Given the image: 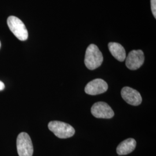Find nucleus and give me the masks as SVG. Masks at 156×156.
Segmentation results:
<instances>
[{"mask_svg":"<svg viewBox=\"0 0 156 156\" xmlns=\"http://www.w3.org/2000/svg\"><path fill=\"white\" fill-rule=\"evenodd\" d=\"M104 60L102 53L98 48L94 45H90L86 49L84 64L90 70H94L100 67Z\"/></svg>","mask_w":156,"mask_h":156,"instance_id":"f257e3e1","label":"nucleus"},{"mask_svg":"<svg viewBox=\"0 0 156 156\" xmlns=\"http://www.w3.org/2000/svg\"><path fill=\"white\" fill-rule=\"evenodd\" d=\"M48 128L57 137L66 139L72 137L75 130L71 125L59 121H52L48 124Z\"/></svg>","mask_w":156,"mask_h":156,"instance_id":"f03ea898","label":"nucleus"},{"mask_svg":"<svg viewBox=\"0 0 156 156\" xmlns=\"http://www.w3.org/2000/svg\"><path fill=\"white\" fill-rule=\"evenodd\" d=\"M7 24L12 33L17 39L24 41L28 38V31L22 21L17 17L9 16L7 20Z\"/></svg>","mask_w":156,"mask_h":156,"instance_id":"7ed1b4c3","label":"nucleus"},{"mask_svg":"<svg viewBox=\"0 0 156 156\" xmlns=\"http://www.w3.org/2000/svg\"><path fill=\"white\" fill-rule=\"evenodd\" d=\"M17 151L19 156H33V145L28 134L21 133L17 138Z\"/></svg>","mask_w":156,"mask_h":156,"instance_id":"20e7f679","label":"nucleus"},{"mask_svg":"<svg viewBox=\"0 0 156 156\" xmlns=\"http://www.w3.org/2000/svg\"><path fill=\"white\" fill-rule=\"evenodd\" d=\"M126 65L131 70H136L141 67L145 61L144 52L141 50H132L126 58Z\"/></svg>","mask_w":156,"mask_h":156,"instance_id":"39448f33","label":"nucleus"},{"mask_svg":"<svg viewBox=\"0 0 156 156\" xmlns=\"http://www.w3.org/2000/svg\"><path fill=\"white\" fill-rule=\"evenodd\" d=\"M91 112L96 118L111 119L114 116V112L110 106L104 102L95 103L91 107Z\"/></svg>","mask_w":156,"mask_h":156,"instance_id":"423d86ee","label":"nucleus"},{"mask_svg":"<svg viewBox=\"0 0 156 156\" xmlns=\"http://www.w3.org/2000/svg\"><path fill=\"white\" fill-rule=\"evenodd\" d=\"M108 85L105 80L101 79H95L87 84L84 91L87 94L95 95L106 92Z\"/></svg>","mask_w":156,"mask_h":156,"instance_id":"0eeeda50","label":"nucleus"},{"mask_svg":"<svg viewBox=\"0 0 156 156\" xmlns=\"http://www.w3.org/2000/svg\"><path fill=\"white\" fill-rule=\"evenodd\" d=\"M121 95L123 100L131 105L138 106L141 104L142 101L140 93L129 87H123L121 91Z\"/></svg>","mask_w":156,"mask_h":156,"instance_id":"6e6552de","label":"nucleus"},{"mask_svg":"<svg viewBox=\"0 0 156 156\" xmlns=\"http://www.w3.org/2000/svg\"><path fill=\"white\" fill-rule=\"evenodd\" d=\"M136 146V142L133 138L124 140L118 145L116 149L117 153L119 156L127 155L134 151Z\"/></svg>","mask_w":156,"mask_h":156,"instance_id":"1a4fd4ad","label":"nucleus"},{"mask_svg":"<svg viewBox=\"0 0 156 156\" xmlns=\"http://www.w3.org/2000/svg\"><path fill=\"white\" fill-rule=\"evenodd\" d=\"M108 48L112 55L119 62H123L126 60V53L123 46L116 42H110Z\"/></svg>","mask_w":156,"mask_h":156,"instance_id":"9d476101","label":"nucleus"},{"mask_svg":"<svg viewBox=\"0 0 156 156\" xmlns=\"http://www.w3.org/2000/svg\"><path fill=\"white\" fill-rule=\"evenodd\" d=\"M151 9L154 17L156 18V0H151Z\"/></svg>","mask_w":156,"mask_h":156,"instance_id":"9b49d317","label":"nucleus"},{"mask_svg":"<svg viewBox=\"0 0 156 156\" xmlns=\"http://www.w3.org/2000/svg\"><path fill=\"white\" fill-rule=\"evenodd\" d=\"M4 89H5V84L2 82L0 81V91H2Z\"/></svg>","mask_w":156,"mask_h":156,"instance_id":"f8f14e48","label":"nucleus"},{"mask_svg":"<svg viewBox=\"0 0 156 156\" xmlns=\"http://www.w3.org/2000/svg\"><path fill=\"white\" fill-rule=\"evenodd\" d=\"M0 48H1V42H0Z\"/></svg>","mask_w":156,"mask_h":156,"instance_id":"ddd939ff","label":"nucleus"}]
</instances>
